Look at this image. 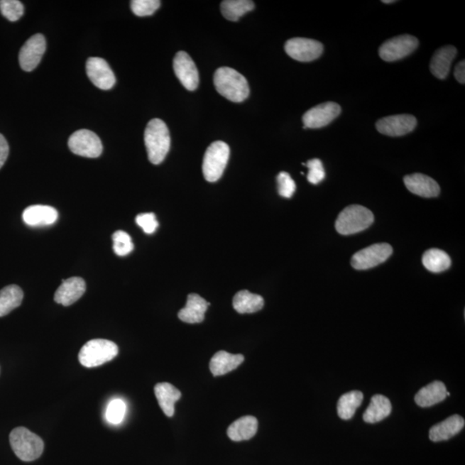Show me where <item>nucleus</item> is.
<instances>
[{
	"instance_id": "nucleus-1",
	"label": "nucleus",
	"mask_w": 465,
	"mask_h": 465,
	"mask_svg": "<svg viewBox=\"0 0 465 465\" xmlns=\"http://www.w3.org/2000/svg\"><path fill=\"white\" fill-rule=\"evenodd\" d=\"M214 84L217 91L232 102H244L248 98L250 89L248 80L233 68H218L214 75Z\"/></svg>"
},
{
	"instance_id": "nucleus-2",
	"label": "nucleus",
	"mask_w": 465,
	"mask_h": 465,
	"mask_svg": "<svg viewBox=\"0 0 465 465\" xmlns=\"http://www.w3.org/2000/svg\"><path fill=\"white\" fill-rule=\"evenodd\" d=\"M144 141L151 163H163L171 147L169 129L163 120L153 119L145 129Z\"/></svg>"
},
{
	"instance_id": "nucleus-3",
	"label": "nucleus",
	"mask_w": 465,
	"mask_h": 465,
	"mask_svg": "<svg viewBox=\"0 0 465 465\" xmlns=\"http://www.w3.org/2000/svg\"><path fill=\"white\" fill-rule=\"evenodd\" d=\"M10 444L15 455L24 462H32L39 459L44 450L43 440L23 427L11 431Z\"/></svg>"
},
{
	"instance_id": "nucleus-4",
	"label": "nucleus",
	"mask_w": 465,
	"mask_h": 465,
	"mask_svg": "<svg viewBox=\"0 0 465 465\" xmlns=\"http://www.w3.org/2000/svg\"><path fill=\"white\" fill-rule=\"evenodd\" d=\"M374 216L369 209L361 205H350L344 209L335 222V229L343 236L363 231L373 224Z\"/></svg>"
},
{
	"instance_id": "nucleus-5",
	"label": "nucleus",
	"mask_w": 465,
	"mask_h": 465,
	"mask_svg": "<svg viewBox=\"0 0 465 465\" xmlns=\"http://www.w3.org/2000/svg\"><path fill=\"white\" fill-rule=\"evenodd\" d=\"M119 354V347L108 339H96L87 342L80 349L79 361L84 367L93 368L104 365Z\"/></svg>"
},
{
	"instance_id": "nucleus-6",
	"label": "nucleus",
	"mask_w": 465,
	"mask_h": 465,
	"mask_svg": "<svg viewBox=\"0 0 465 465\" xmlns=\"http://www.w3.org/2000/svg\"><path fill=\"white\" fill-rule=\"evenodd\" d=\"M230 149L224 141H217L210 144L204 153L203 173L204 179L214 183L221 179L227 167Z\"/></svg>"
},
{
	"instance_id": "nucleus-7",
	"label": "nucleus",
	"mask_w": 465,
	"mask_h": 465,
	"mask_svg": "<svg viewBox=\"0 0 465 465\" xmlns=\"http://www.w3.org/2000/svg\"><path fill=\"white\" fill-rule=\"evenodd\" d=\"M419 45L418 39L410 35L395 36L388 40L379 48V55L388 62H395L407 58Z\"/></svg>"
},
{
	"instance_id": "nucleus-8",
	"label": "nucleus",
	"mask_w": 465,
	"mask_h": 465,
	"mask_svg": "<svg viewBox=\"0 0 465 465\" xmlns=\"http://www.w3.org/2000/svg\"><path fill=\"white\" fill-rule=\"evenodd\" d=\"M393 253L391 246L378 244L368 246L356 253L351 260V266L356 270H368L383 264Z\"/></svg>"
},
{
	"instance_id": "nucleus-9",
	"label": "nucleus",
	"mask_w": 465,
	"mask_h": 465,
	"mask_svg": "<svg viewBox=\"0 0 465 465\" xmlns=\"http://www.w3.org/2000/svg\"><path fill=\"white\" fill-rule=\"evenodd\" d=\"M68 147L75 155L87 158H98L103 152L99 137L88 129L75 132L68 140Z\"/></svg>"
},
{
	"instance_id": "nucleus-10",
	"label": "nucleus",
	"mask_w": 465,
	"mask_h": 465,
	"mask_svg": "<svg viewBox=\"0 0 465 465\" xmlns=\"http://www.w3.org/2000/svg\"><path fill=\"white\" fill-rule=\"evenodd\" d=\"M286 54L301 62H310L322 55V43L313 39L295 38L288 40L285 45Z\"/></svg>"
},
{
	"instance_id": "nucleus-11",
	"label": "nucleus",
	"mask_w": 465,
	"mask_h": 465,
	"mask_svg": "<svg viewBox=\"0 0 465 465\" xmlns=\"http://www.w3.org/2000/svg\"><path fill=\"white\" fill-rule=\"evenodd\" d=\"M46 51V39L42 34H36L28 40L19 53V63L22 70L31 72L38 66Z\"/></svg>"
},
{
	"instance_id": "nucleus-12",
	"label": "nucleus",
	"mask_w": 465,
	"mask_h": 465,
	"mask_svg": "<svg viewBox=\"0 0 465 465\" xmlns=\"http://www.w3.org/2000/svg\"><path fill=\"white\" fill-rule=\"evenodd\" d=\"M341 108L337 103L327 102L310 109L302 116L305 128H320L327 126L341 114Z\"/></svg>"
},
{
	"instance_id": "nucleus-13",
	"label": "nucleus",
	"mask_w": 465,
	"mask_h": 465,
	"mask_svg": "<svg viewBox=\"0 0 465 465\" xmlns=\"http://www.w3.org/2000/svg\"><path fill=\"white\" fill-rule=\"evenodd\" d=\"M417 125L415 117L408 114L383 117L376 124L378 131L388 136H403L411 133Z\"/></svg>"
},
{
	"instance_id": "nucleus-14",
	"label": "nucleus",
	"mask_w": 465,
	"mask_h": 465,
	"mask_svg": "<svg viewBox=\"0 0 465 465\" xmlns=\"http://www.w3.org/2000/svg\"><path fill=\"white\" fill-rule=\"evenodd\" d=\"M173 70L177 78L185 89L188 91L196 90L199 84V75L196 64L187 53L184 51L177 53L173 60Z\"/></svg>"
},
{
	"instance_id": "nucleus-15",
	"label": "nucleus",
	"mask_w": 465,
	"mask_h": 465,
	"mask_svg": "<svg viewBox=\"0 0 465 465\" xmlns=\"http://www.w3.org/2000/svg\"><path fill=\"white\" fill-rule=\"evenodd\" d=\"M87 74L91 82L101 90H110L116 84V77L109 64L102 58H91L87 62Z\"/></svg>"
},
{
	"instance_id": "nucleus-16",
	"label": "nucleus",
	"mask_w": 465,
	"mask_h": 465,
	"mask_svg": "<svg viewBox=\"0 0 465 465\" xmlns=\"http://www.w3.org/2000/svg\"><path fill=\"white\" fill-rule=\"evenodd\" d=\"M86 282L82 278L74 277L62 281L55 294V301L63 306H70L86 292Z\"/></svg>"
},
{
	"instance_id": "nucleus-17",
	"label": "nucleus",
	"mask_w": 465,
	"mask_h": 465,
	"mask_svg": "<svg viewBox=\"0 0 465 465\" xmlns=\"http://www.w3.org/2000/svg\"><path fill=\"white\" fill-rule=\"evenodd\" d=\"M404 184L408 191L420 197L430 198L439 195V184L430 176L422 175V173H414V175L405 176Z\"/></svg>"
},
{
	"instance_id": "nucleus-18",
	"label": "nucleus",
	"mask_w": 465,
	"mask_h": 465,
	"mask_svg": "<svg viewBox=\"0 0 465 465\" xmlns=\"http://www.w3.org/2000/svg\"><path fill=\"white\" fill-rule=\"evenodd\" d=\"M58 219V212L47 205H32L24 209L23 220L31 227H41L54 224Z\"/></svg>"
},
{
	"instance_id": "nucleus-19",
	"label": "nucleus",
	"mask_w": 465,
	"mask_h": 465,
	"mask_svg": "<svg viewBox=\"0 0 465 465\" xmlns=\"http://www.w3.org/2000/svg\"><path fill=\"white\" fill-rule=\"evenodd\" d=\"M209 306V302L199 295L190 294L185 308L179 312V318L182 322L190 324L200 323L204 320V315Z\"/></svg>"
},
{
	"instance_id": "nucleus-20",
	"label": "nucleus",
	"mask_w": 465,
	"mask_h": 465,
	"mask_svg": "<svg viewBox=\"0 0 465 465\" xmlns=\"http://www.w3.org/2000/svg\"><path fill=\"white\" fill-rule=\"evenodd\" d=\"M464 419L459 415H452L442 422L434 425L430 432L432 442H440L448 440L458 434L464 427Z\"/></svg>"
},
{
	"instance_id": "nucleus-21",
	"label": "nucleus",
	"mask_w": 465,
	"mask_h": 465,
	"mask_svg": "<svg viewBox=\"0 0 465 465\" xmlns=\"http://www.w3.org/2000/svg\"><path fill=\"white\" fill-rule=\"evenodd\" d=\"M456 55V48L452 45L444 46L437 50L432 55L430 62V70L432 75L439 80L446 79Z\"/></svg>"
},
{
	"instance_id": "nucleus-22",
	"label": "nucleus",
	"mask_w": 465,
	"mask_h": 465,
	"mask_svg": "<svg viewBox=\"0 0 465 465\" xmlns=\"http://www.w3.org/2000/svg\"><path fill=\"white\" fill-rule=\"evenodd\" d=\"M447 392L444 383L434 381L420 389L415 395V401L422 407L434 406L447 398Z\"/></svg>"
},
{
	"instance_id": "nucleus-23",
	"label": "nucleus",
	"mask_w": 465,
	"mask_h": 465,
	"mask_svg": "<svg viewBox=\"0 0 465 465\" xmlns=\"http://www.w3.org/2000/svg\"><path fill=\"white\" fill-rule=\"evenodd\" d=\"M155 394L164 414L172 417L175 415V403L181 398V392L171 383H160L156 384Z\"/></svg>"
},
{
	"instance_id": "nucleus-24",
	"label": "nucleus",
	"mask_w": 465,
	"mask_h": 465,
	"mask_svg": "<svg viewBox=\"0 0 465 465\" xmlns=\"http://www.w3.org/2000/svg\"><path fill=\"white\" fill-rule=\"evenodd\" d=\"M244 361V356L241 354H231L225 351H219L213 356L209 363V369L212 373L217 377L229 373L236 370Z\"/></svg>"
},
{
	"instance_id": "nucleus-25",
	"label": "nucleus",
	"mask_w": 465,
	"mask_h": 465,
	"mask_svg": "<svg viewBox=\"0 0 465 465\" xmlns=\"http://www.w3.org/2000/svg\"><path fill=\"white\" fill-rule=\"evenodd\" d=\"M258 431V420L253 416H244L230 425L228 436L233 442H244L252 439Z\"/></svg>"
},
{
	"instance_id": "nucleus-26",
	"label": "nucleus",
	"mask_w": 465,
	"mask_h": 465,
	"mask_svg": "<svg viewBox=\"0 0 465 465\" xmlns=\"http://www.w3.org/2000/svg\"><path fill=\"white\" fill-rule=\"evenodd\" d=\"M392 405L389 399L382 395H375L363 413V419L366 423L374 424L381 422L391 414Z\"/></svg>"
},
{
	"instance_id": "nucleus-27",
	"label": "nucleus",
	"mask_w": 465,
	"mask_h": 465,
	"mask_svg": "<svg viewBox=\"0 0 465 465\" xmlns=\"http://www.w3.org/2000/svg\"><path fill=\"white\" fill-rule=\"evenodd\" d=\"M264 299L260 295L251 293L248 290H241L233 299L234 309L240 314L256 313L264 307Z\"/></svg>"
},
{
	"instance_id": "nucleus-28",
	"label": "nucleus",
	"mask_w": 465,
	"mask_h": 465,
	"mask_svg": "<svg viewBox=\"0 0 465 465\" xmlns=\"http://www.w3.org/2000/svg\"><path fill=\"white\" fill-rule=\"evenodd\" d=\"M422 264L430 272L439 273L451 268L452 261L444 251L432 248L423 254Z\"/></svg>"
},
{
	"instance_id": "nucleus-29",
	"label": "nucleus",
	"mask_w": 465,
	"mask_h": 465,
	"mask_svg": "<svg viewBox=\"0 0 465 465\" xmlns=\"http://www.w3.org/2000/svg\"><path fill=\"white\" fill-rule=\"evenodd\" d=\"M23 292L18 285H9L0 290V317L18 308L23 302Z\"/></svg>"
},
{
	"instance_id": "nucleus-30",
	"label": "nucleus",
	"mask_w": 465,
	"mask_h": 465,
	"mask_svg": "<svg viewBox=\"0 0 465 465\" xmlns=\"http://www.w3.org/2000/svg\"><path fill=\"white\" fill-rule=\"evenodd\" d=\"M363 400V395L361 391L354 390L344 394L337 404L339 418L346 420L353 418L356 410L361 405Z\"/></svg>"
},
{
	"instance_id": "nucleus-31",
	"label": "nucleus",
	"mask_w": 465,
	"mask_h": 465,
	"mask_svg": "<svg viewBox=\"0 0 465 465\" xmlns=\"http://www.w3.org/2000/svg\"><path fill=\"white\" fill-rule=\"evenodd\" d=\"M254 6V3L250 0H225L221 4V11L226 19L234 22L253 11Z\"/></svg>"
},
{
	"instance_id": "nucleus-32",
	"label": "nucleus",
	"mask_w": 465,
	"mask_h": 465,
	"mask_svg": "<svg viewBox=\"0 0 465 465\" xmlns=\"http://www.w3.org/2000/svg\"><path fill=\"white\" fill-rule=\"evenodd\" d=\"M113 250L116 256L124 257L128 256L134 249L131 237L126 232L119 230L113 234Z\"/></svg>"
},
{
	"instance_id": "nucleus-33",
	"label": "nucleus",
	"mask_w": 465,
	"mask_h": 465,
	"mask_svg": "<svg viewBox=\"0 0 465 465\" xmlns=\"http://www.w3.org/2000/svg\"><path fill=\"white\" fill-rule=\"evenodd\" d=\"M127 406L123 400L114 399L108 404L105 417L109 423L119 425L122 423L126 415Z\"/></svg>"
},
{
	"instance_id": "nucleus-34",
	"label": "nucleus",
	"mask_w": 465,
	"mask_h": 465,
	"mask_svg": "<svg viewBox=\"0 0 465 465\" xmlns=\"http://www.w3.org/2000/svg\"><path fill=\"white\" fill-rule=\"evenodd\" d=\"M0 11L9 21L15 22L23 17L24 7L18 0H1Z\"/></svg>"
},
{
	"instance_id": "nucleus-35",
	"label": "nucleus",
	"mask_w": 465,
	"mask_h": 465,
	"mask_svg": "<svg viewBox=\"0 0 465 465\" xmlns=\"http://www.w3.org/2000/svg\"><path fill=\"white\" fill-rule=\"evenodd\" d=\"M131 10L138 17L151 16L159 9V0H133L131 3Z\"/></svg>"
},
{
	"instance_id": "nucleus-36",
	"label": "nucleus",
	"mask_w": 465,
	"mask_h": 465,
	"mask_svg": "<svg viewBox=\"0 0 465 465\" xmlns=\"http://www.w3.org/2000/svg\"><path fill=\"white\" fill-rule=\"evenodd\" d=\"M278 192L279 195L290 198L296 192V183L288 173L282 172L277 177Z\"/></svg>"
},
{
	"instance_id": "nucleus-37",
	"label": "nucleus",
	"mask_w": 465,
	"mask_h": 465,
	"mask_svg": "<svg viewBox=\"0 0 465 465\" xmlns=\"http://www.w3.org/2000/svg\"><path fill=\"white\" fill-rule=\"evenodd\" d=\"M305 165L309 168L308 177H308L310 183L317 185L324 180L326 176L325 170L320 160H310Z\"/></svg>"
},
{
	"instance_id": "nucleus-38",
	"label": "nucleus",
	"mask_w": 465,
	"mask_h": 465,
	"mask_svg": "<svg viewBox=\"0 0 465 465\" xmlns=\"http://www.w3.org/2000/svg\"><path fill=\"white\" fill-rule=\"evenodd\" d=\"M136 221L137 225L148 234L155 233L159 227V224H158L156 217L153 213L140 214L136 217Z\"/></svg>"
},
{
	"instance_id": "nucleus-39",
	"label": "nucleus",
	"mask_w": 465,
	"mask_h": 465,
	"mask_svg": "<svg viewBox=\"0 0 465 465\" xmlns=\"http://www.w3.org/2000/svg\"><path fill=\"white\" fill-rule=\"evenodd\" d=\"M8 155H9V145L5 137L0 134V169L5 165Z\"/></svg>"
},
{
	"instance_id": "nucleus-40",
	"label": "nucleus",
	"mask_w": 465,
	"mask_h": 465,
	"mask_svg": "<svg viewBox=\"0 0 465 465\" xmlns=\"http://www.w3.org/2000/svg\"><path fill=\"white\" fill-rule=\"evenodd\" d=\"M454 76L456 80L461 84L465 83V62L462 60L456 65Z\"/></svg>"
},
{
	"instance_id": "nucleus-41",
	"label": "nucleus",
	"mask_w": 465,
	"mask_h": 465,
	"mask_svg": "<svg viewBox=\"0 0 465 465\" xmlns=\"http://www.w3.org/2000/svg\"><path fill=\"white\" fill-rule=\"evenodd\" d=\"M382 2L384 4H392V3H395V1H393V0H390V1H386L385 0V1H382Z\"/></svg>"
}]
</instances>
